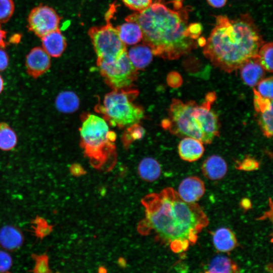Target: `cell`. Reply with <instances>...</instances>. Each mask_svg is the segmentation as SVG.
<instances>
[{
  "label": "cell",
  "mask_w": 273,
  "mask_h": 273,
  "mask_svg": "<svg viewBox=\"0 0 273 273\" xmlns=\"http://www.w3.org/2000/svg\"><path fill=\"white\" fill-rule=\"evenodd\" d=\"M264 41L252 18L241 14L230 19L219 15L203 53L216 67L228 73L257 57Z\"/></svg>",
  "instance_id": "cell-3"
},
{
  "label": "cell",
  "mask_w": 273,
  "mask_h": 273,
  "mask_svg": "<svg viewBox=\"0 0 273 273\" xmlns=\"http://www.w3.org/2000/svg\"><path fill=\"white\" fill-rule=\"evenodd\" d=\"M161 169L159 162L151 157H146L140 162L138 172L140 177L148 181L157 179L161 174Z\"/></svg>",
  "instance_id": "cell-21"
},
{
  "label": "cell",
  "mask_w": 273,
  "mask_h": 273,
  "mask_svg": "<svg viewBox=\"0 0 273 273\" xmlns=\"http://www.w3.org/2000/svg\"><path fill=\"white\" fill-rule=\"evenodd\" d=\"M201 170L203 175L207 178L217 180L222 179L228 171L225 161L218 155H211L203 162Z\"/></svg>",
  "instance_id": "cell-12"
},
{
  "label": "cell",
  "mask_w": 273,
  "mask_h": 273,
  "mask_svg": "<svg viewBox=\"0 0 273 273\" xmlns=\"http://www.w3.org/2000/svg\"><path fill=\"white\" fill-rule=\"evenodd\" d=\"M4 88V80L0 75V94L2 93Z\"/></svg>",
  "instance_id": "cell-40"
},
{
  "label": "cell",
  "mask_w": 273,
  "mask_h": 273,
  "mask_svg": "<svg viewBox=\"0 0 273 273\" xmlns=\"http://www.w3.org/2000/svg\"><path fill=\"white\" fill-rule=\"evenodd\" d=\"M116 10L113 3L105 15L106 24L94 26L88 31L97 56V62L116 60L126 52V44L120 39L117 30L111 22Z\"/></svg>",
  "instance_id": "cell-7"
},
{
  "label": "cell",
  "mask_w": 273,
  "mask_h": 273,
  "mask_svg": "<svg viewBox=\"0 0 273 273\" xmlns=\"http://www.w3.org/2000/svg\"><path fill=\"white\" fill-rule=\"evenodd\" d=\"M14 10L13 0H0V24L7 22L13 16Z\"/></svg>",
  "instance_id": "cell-27"
},
{
  "label": "cell",
  "mask_w": 273,
  "mask_h": 273,
  "mask_svg": "<svg viewBox=\"0 0 273 273\" xmlns=\"http://www.w3.org/2000/svg\"><path fill=\"white\" fill-rule=\"evenodd\" d=\"M51 65L50 56L41 47L32 48L26 56V72L34 79L46 73L49 70Z\"/></svg>",
  "instance_id": "cell-10"
},
{
  "label": "cell",
  "mask_w": 273,
  "mask_h": 273,
  "mask_svg": "<svg viewBox=\"0 0 273 273\" xmlns=\"http://www.w3.org/2000/svg\"><path fill=\"white\" fill-rule=\"evenodd\" d=\"M206 43V40L203 37L198 38L197 43L200 46H203Z\"/></svg>",
  "instance_id": "cell-41"
},
{
  "label": "cell",
  "mask_w": 273,
  "mask_h": 273,
  "mask_svg": "<svg viewBox=\"0 0 273 273\" xmlns=\"http://www.w3.org/2000/svg\"><path fill=\"white\" fill-rule=\"evenodd\" d=\"M24 236L22 232L12 225H6L0 230V245L9 251H15L23 244Z\"/></svg>",
  "instance_id": "cell-15"
},
{
  "label": "cell",
  "mask_w": 273,
  "mask_h": 273,
  "mask_svg": "<svg viewBox=\"0 0 273 273\" xmlns=\"http://www.w3.org/2000/svg\"><path fill=\"white\" fill-rule=\"evenodd\" d=\"M239 69L242 80L251 87L256 86L265 74L264 70L259 63L257 57L249 60Z\"/></svg>",
  "instance_id": "cell-16"
},
{
  "label": "cell",
  "mask_w": 273,
  "mask_h": 273,
  "mask_svg": "<svg viewBox=\"0 0 273 273\" xmlns=\"http://www.w3.org/2000/svg\"><path fill=\"white\" fill-rule=\"evenodd\" d=\"M167 84L172 87H178L183 83V79L178 72L172 71L167 75Z\"/></svg>",
  "instance_id": "cell-33"
},
{
  "label": "cell",
  "mask_w": 273,
  "mask_h": 273,
  "mask_svg": "<svg viewBox=\"0 0 273 273\" xmlns=\"http://www.w3.org/2000/svg\"><path fill=\"white\" fill-rule=\"evenodd\" d=\"M55 104L60 112L70 114L76 112L79 107L80 100L78 96L71 90L60 92L56 98Z\"/></svg>",
  "instance_id": "cell-20"
},
{
  "label": "cell",
  "mask_w": 273,
  "mask_h": 273,
  "mask_svg": "<svg viewBox=\"0 0 273 273\" xmlns=\"http://www.w3.org/2000/svg\"><path fill=\"white\" fill-rule=\"evenodd\" d=\"M122 1L127 8L135 12H141L152 4V0H122Z\"/></svg>",
  "instance_id": "cell-29"
},
{
  "label": "cell",
  "mask_w": 273,
  "mask_h": 273,
  "mask_svg": "<svg viewBox=\"0 0 273 273\" xmlns=\"http://www.w3.org/2000/svg\"><path fill=\"white\" fill-rule=\"evenodd\" d=\"M188 29L192 38L197 39L202 32V26L200 23H193L189 25Z\"/></svg>",
  "instance_id": "cell-34"
},
{
  "label": "cell",
  "mask_w": 273,
  "mask_h": 273,
  "mask_svg": "<svg viewBox=\"0 0 273 273\" xmlns=\"http://www.w3.org/2000/svg\"><path fill=\"white\" fill-rule=\"evenodd\" d=\"M204 150L203 143L191 137H184L178 146V152L180 158L190 162L199 159Z\"/></svg>",
  "instance_id": "cell-13"
},
{
  "label": "cell",
  "mask_w": 273,
  "mask_h": 273,
  "mask_svg": "<svg viewBox=\"0 0 273 273\" xmlns=\"http://www.w3.org/2000/svg\"><path fill=\"white\" fill-rule=\"evenodd\" d=\"M13 260L11 255L6 252L0 250V272H6L11 268Z\"/></svg>",
  "instance_id": "cell-32"
},
{
  "label": "cell",
  "mask_w": 273,
  "mask_h": 273,
  "mask_svg": "<svg viewBox=\"0 0 273 273\" xmlns=\"http://www.w3.org/2000/svg\"><path fill=\"white\" fill-rule=\"evenodd\" d=\"M138 94L135 89H113L105 96L99 111L113 126L123 127L138 123L144 118V111L133 103Z\"/></svg>",
  "instance_id": "cell-6"
},
{
  "label": "cell",
  "mask_w": 273,
  "mask_h": 273,
  "mask_svg": "<svg viewBox=\"0 0 273 273\" xmlns=\"http://www.w3.org/2000/svg\"><path fill=\"white\" fill-rule=\"evenodd\" d=\"M127 54L137 70H142L147 67L151 63L153 55L151 48L144 43L131 47L127 51Z\"/></svg>",
  "instance_id": "cell-17"
},
{
  "label": "cell",
  "mask_w": 273,
  "mask_h": 273,
  "mask_svg": "<svg viewBox=\"0 0 273 273\" xmlns=\"http://www.w3.org/2000/svg\"><path fill=\"white\" fill-rule=\"evenodd\" d=\"M208 4L215 8H221L224 6L226 0H207Z\"/></svg>",
  "instance_id": "cell-37"
},
{
  "label": "cell",
  "mask_w": 273,
  "mask_h": 273,
  "mask_svg": "<svg viewBox=\"0 0 273 273\" xmlns=\"http://www.w3.org/2000/svg\"><path fill=\"white\" fill-rule=\"evenodd\" d=\"M215 99L214 92L208 93L201 105L194 100L183 102L172 99L168 117L163 120L162 126L179 137H191L203 144H211L219 135L220 126L217 115L211 109Z\"/></svg>",
  "instance_id": "cell-4"
},
{
  "label": "cell",
  "mask_w": 273,
  "mask_h": 273,
  "mask_svg": "<svg viewBox=\"0 0 273 273\" xmlns=\"http://www.w3.org/2000/svg\"><path fill=\"white\" fill-rule=\"evenodd\" d=\"M116 28L120 39L125 44H135L143 38L142 29L135 22L126 21Z\"/></svg>",
  "instance_id": "cell-19"
},
{
  "label": "cell",
  "mask_w": 273,
  "mask_h": 273,
  "mask_svg": "<svg viewBox=\"0 0 273 273\" xmlns=\"http://www.w3.org/2000/svg\"><path fill=\"white\" fill-rule=\"evenodd\" d=\"M124 133L123 142L127 146L134 141L141 139L145 134V129L138 123L128 126Z\"/></svg>",
  "instance_id": "cell-26"
},
{
  "label": "cell",
  "mask_w": 273,
  "mask_h": 273,
  "mask_svg": "<svg viewBox=\"0 0 273 273\" xmlns=\"http://www.w3.org/2000/svg\"><path fill=\"white\" fill-rule=\"evenodd\" d=\"M257 85L256 90L263 97L272 100V77H270L261 80Z\"/></svg>",
  "instance_id": "cell-28"
},
{
  "label": "cell",
  "mask_w": 273,
  "mask_h": 273,
  "mask_svg": "<svg viewBox=\"0 0 273 273\" xmlns=\"http://www.w3.org/2000/svg\"><path fill=\"white\" fill-rule=\"evenodd\" d=\"M21 36L19 34H15L13 35L10 38V42L12 43H18L19 42L21 39Z\"/></svg>",
  "instance_id": "cell-39"
},
{
  "label": "cell",
  "mask_w": 273,
  "mask_h": 273,
  "mask_svg": "<svg viewBox=\"0 0 273 273\" xmlns=\"http://www.w3.org/2000/svg\"><path fill=\"white\" fill-rule=\"evenodd\" d=\"M79 131L80 146L93 166L101 168L115 158L116 134L110 130L104 118L87 114L82 118Z\"/></svg>",
  "instance_id": "cell-5"
},
{
  "label": "cell",
  "mask_w": 273,
  "mask_h": 273,
  "mask_svg": "<svg viewBox=\"0 0 273 273\" xmlns=\"http://www.w3.org/2000/svg\"><path fill=\"white\" fill-rule=\"evenodd\" d=\"M206 272L232 273L240 272L237 264L230 258L218 255L214 257L207 265Z\"/></svg>",
  "instance_id": "cell-22"
},
{
  "label": "cell",
  "mask_w": 273,
  "mask_h": 273,
  "mask_svg": "<svg viewBox=\"0 0 273 273\" xmlns=\"http://www.w3.org/2000/svg\"><path fill=\"white\" fill-rule=\"evenodd\" d=\"M257 122L263 134L268 138L272 135V105L256 112Z\"/></svg>",
  "instance_id": "cell-24"
},
{
  "label": "cell",
  "mask_w": 273,
  "mask_h": 273,
  "mask_svg": "<svg viewBox=\"0 0 273 273\" xmlns=\"http://www.w3.org/2000/svg\"><path fill=\"white\" fill-rule=\"evenodd\" d=\"M204 183L198 177L189 176L180 183L177 193L180 198L188 203H195L205 193Z\"/></svg>",
  "instance_id": "cell-11"
},
{
  "label": "cell",
  "mask_w": 273,
  "mask_h": 273,
  "mask_svg": "<svg viewBox=\"0 0 273 273\" xmlns=\"http://www.w3.org/2000/svg\"><path fill=\"white\" fill-rule=\"evenodd\" d=\"M241 205L245 209L250 208L251 206V203L249 200L247 199H244L241 202Z\"/></svg>",
  "instance_id": "cell-38"
},
{
  "label": "cell",
  "mask_w": 273,
  "mask_h": 273,
  "mask_svg": "<svg viewBox=\"0 0 273 273\" xmlns=\"http://www.w3.org/2000/svg\"><path fill=\"white\" fill-rule=\"evenodd\" d=\"M257 60L264 70L269 72L272 71V43L263 44L259 49Z\"/></svg>",
  "instance_id": "cell-25"
},
{
  "label": "cell",
  "mask_w": 273,
  "mask_h": 273,
  "mask_svg": "<svg viewBox=\"0 0 273 273\" xmlns=\"http://www.w3.org/2000/svg\"><path fill=\"white\" fill-rule=\"evenodd\" d=\"M17 141V134L12 128L6 122H0V150H12L16 146Z\"/></svg>",
  "instance_id": "cell-23"
},
{
  "label": "cell",
  "mask_w": 273,
  "mask_h": 273,
  "mask_svg": "<svg viewBox=\"0 0 273 273\" xmlns=\"http://www.w3.org/2000/svg\"><path fill=\"white\" fill-rule=\"evenodd\" d=\"M188 7L171 10L155 3L141 12L125 18L138 23L143 33V43L153 55L168 60H176L188 54L197 47L188 29Z\"/></svg>",
  "instance_id": "cell-2"
},
{
  "label": "cell",
  "mask_w": 273,
  "mask_h": 273,
  "mask_svg": "<svg viewBox=\"0 0 273 273\" xmlns=\"http://www.w3.org/2000/svg\"><path fill=\"white\" fill-rule=\"evenodd\" d=\"M61 18L52 7L39 5L30 11L27 18V27L40 38L48 33L59 29Z\"/></svg>",
  "instance_id": "cell-9"
},
{
  "label": "cell",
  "mask_w": 273,
  "mask_h": 273,
  "mask_svg": "<svg viewBox=\"0 0 273 273\" xmlns=\"http://www.w3.org/2000/svg\"><path fill=\"white\" fill-rule=\"evenodd\" d=\"M33 257L36 261L34 272H48L51 271L48 266V257L47 255L37 256L34 255Z\"/></svg>",
  "instance_id": "cell-31"
},
{
  "label": "cell",
  "mask_w": 273,
  "mask_h": 273,
  "mask_svg": "<svg viewBox=\"0 0 273 273\" xmlns=\"http://www.w3.org/2000/svg\"><path fill=\"white\" fill-rule=\"evenodd\" d=\"M142 202L146 218L139 227L140 232L153 230L174 253L185 252L195 244L199 234L209 224L207 215L197 203L183 201L172 188L150 194Z\"/></svg>",
  "instance_id": "cell-1"
},
{
  "label": "cell",
  "mask_w": 273,
  "mask_h": 273,
  "mask_svg": "<svg viewBox=\"0 0 273 273\" xmlns=\"http://www.w3.org/2000/svg\"><path fill=\"white\" fill-rule=\"evenodd\" d=\"M213 243L215 248L221 252H230L238 245L234 233L226 228H219L213 233Z\"/></svg>",
  "instance_id": "cell-18"
},
{
  "label": "cell",
  "mask_w": 273,
  "mask_h": 273,
  "mask_svg": "<svg viewBox=\"0 0 273 273\" xmlns=\"http://www.w3.org/2000/svg\"><path fill=\"white\" fill-rule=\"evenodd\" d=\"M97 64L106 82L113 89L130 87L137 78L138 70L129 60L127 51L116 60Z\"/></svg>",
  "instance_id": "cell-8"
},
{
  "label": "cell",
  "mask_w": 273,
  "mask_h": 273,
  "mask_svg": "<svg viewBox=\"0 0 273 273\" xmlns=\"http://www.w3.org/2000/svg\"><path fill=\"white\" fill-rule=\"evenodd\" d=\"M259 168V163L255 159L249 156L237 164L236 168L244 171H252Z\"/></svg>",
  "instance_id": "cell-30"
},
{
  "label": "cell",
  "mask_w": 273,
  "mask_h": 273,
  "mask_svg": "<svg viewBox=\"0 0 273 273\" xmlns=\"http://www.w3.org/2000/svg\"><path fill=\"white\" fill-rule=\"evenodd\" d=\"M9 63V57L7 53L0 48V72L5 70Z\"/></svg>",
  "instance_id": "cell-35"
},
{
  "label": "cell",
  "mask_w": 273,
  "mask_h": 273,
  "mask_svg": "<svg viewBox=\"0 0 273 273\" xmlns=\"http://www.w3.org/2000/svg\"><path fill=\"white\" fill-rule=\"evenodd\" d=\"M7 32L1 28L0 24V48L4 49L8 45V42L5 40Z\"/></svg>",
  "instance_id": "cell-36"
},
{
  "label": "cell",
  "mask_w": 273,
  "mask_h": 273,
  "mask_svg": "<svg viewBox=\"0 0 273 273\" xmlns=\"http://www.w3.org/2000/svg\"><path fill=\"white\" fill-rule=\"evenodd\" d=\"M41 39L42 48L52 57H60L66 48V39L59 29L48 33Z\"/></svg>",
  "instance_id": "cell-14"
}]
</instances>
